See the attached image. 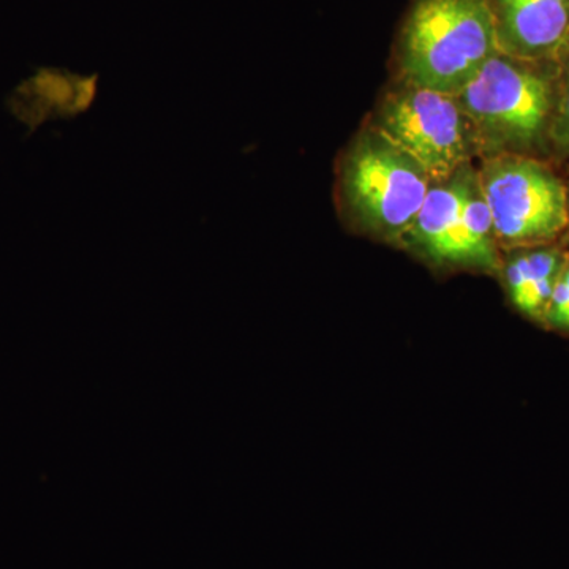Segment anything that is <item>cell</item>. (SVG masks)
<instances>
[{"mask_svg": "<svg viewBox=\"0 0 569 569\" xmlns=\"http://www.w3.org/2000/svg\"><path fill=\"white\" fill-rule=\"evenodd\" d=\"M497 52L488 0H413L396 61L403 84L456 97Z\"/></svg>", "mask_w": 569, "mask_h": 569, "instance_id": "2", "label": "cell"}, {"mask_svg": "<svg viewBox=\"0 0 569 569\" xmlns=\"http://www.w3.org/2000/svg\"><path fill=\"white\" fill-rule=\"evenodd\" d=\"M429 174L376 127L359 134L343 159L340 193L356 224L399 244L429 192Z\"/></svg>", "mask_w": 569, "mask_h": 569, "instance_id": "3", "label": "cell"}, {"mask_svg": "<svg viewBox=\"0 0 569 569\" xmlns=\"http://www.w3.org/2000/svg\"><path fill=\"white\" fill-rule=\"evenodd\" d=\"M550 144L569 160V77L561 74L559 100L550 127Z\"/></svg>", "mask_w": 569, "mask_h": 569, "instance_id": "11", "label": "cell"}, {"mask_svg": "<svg viewBox=\"0 0 569 569\" xmlns=\"http://www.w3.org/2000/svg\"><path fill=\"white\" fill-rule=\"evenodd\" d=\"M479 186L501 252L559 242L568 233L567 182L531 156L482 157Z\"/></svg>", "mask_w": 569, "mask_h": 569, "instance_id": "4", "label": "cell"}, {"mask_svg": "<svg viewBox=\"0 0 569 569\" xmlns=\"http://www.w3.org/2000/svg\"><path fill=\"white\" fill-rule=\"evenodd\" d=\"M545 328L569 336V257L550 296Z\"/></svg>", "mask_w": 569, "mask_h": 569, "instance_id": "10", "label": "cell"}, {"mask_svg": "<svg viewBox=\"0 0 569 569\" xmlns=\"http://www.w3.org/2000/svg\"><path fill=\"white\" fill-rule=\"evenodd\" d=\"M567 193H568V216H569V182L567 183ZM565 239H567V246L569 247V228H568V233L567 236H565Z\"/></svg>", "mask_w": 569, "mask_h": 569, "instance_id": "13", "label": "cell"}, {"mask_svg": "<svg viewBox=\"0 0 569 569\" xmlns=\"http://www.w3.org/2000/svg\"><path fill=\"white\" fill-rule=\"evenodd\" d=\"M500 247L493 231L492 213L479 186L478 170L470 168L460 211L458 260L456 268L475 269L486 274H500Z\"/></svg>", "mask_w": 569, "mask_h": 569, "instance_id": "9", "label": "cell"}, {"mask_svg": "<svg viewBox=\"0 0 569 569\" xmlns=\"http://www.w3.org/2000/svg\"><path fill=\"white\" fill-rule=\"evenodd\" d=\"M501 258L500 274L509 302L535 323L545 326L546 310L569 257L567 242L519 247Z\"/></svg>", "mask_w": 569, "mask_h": 569, "instance_id": "8", "label": "cell"}, {"mask_svg": "<svg viewBox=\"0 0 569 569\" xmlns=\"http://www.w3.org/2000/svg\"><path fill=\"white\" fill-rule=\"evenodd\" d=\"M560 80L557 63L493 54L456 96L477 130L481 157H537L548 148Z\"/></svg>", "mask_w": 569, "mask_h": 569, "instance_id": "1", "label": "cell"}, {"mask_svg": "<svg viewBox=\"0 0 569 569\" xmlns=\"http://www.w3.org/2000/svg\"><path fill=\"white\" fill-rule=\"evenodd\" d=\"M497 48L520 61H557L569 33V0H488Z\"/></svg>", "mask_w": 569, "mask_h": 569, "instance_id": "6", "label": "cell"}, {"mask_svg": "<svg viewBox=\"0 0 569 569\" xmlns=\"http://www.w3.org/2000/svg\"><path fill=\"white\" fill-rule=\"evenodd\" d=\"M467 164L443 181L430 183L417 219L408 228L399 244L417 253L427 263L440 268H456Z\"/></svg>", "mask_w": 569, "mask_h": 569, "instance_id": "7", "label": "cell"}, {"mask_svg": "<svg viewBox=\"0 0 569 569\" xmlns=\"http://www.w3.org/2000/svg\"><path fill=\"white\" fill-rule=\"evenodd\" d=\"M373 127L410 153L432 182L481 157L473 123L447 93L406 84L383 100Z\"/></svg>", "mask_w": 569, "mask_h": 569, "instance_id": "5", "label": "cell"}, {"mask_svg": "<svg viewBox=\"0 0 569 569\" xmlns=\"http://www.w3.org/2000/svg\"><path fill=\"white\" fill-rule=\"evenodd\" d=\"M556 63L557 67H559L560 73L569 77V33L567 40H565L563 47L560 48Z\"/></svg>", "mask_w": 569, "mask_h": 569, "instance_id": "12", "label": "cell"}]
</instances>
